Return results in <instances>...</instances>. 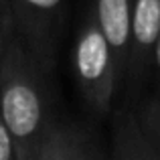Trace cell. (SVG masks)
<instances>
[{
    "instance_id": "30bf717a",
    "label": "cell",
    "mask_w": 160,
    "mask_h": 160,
    "mask_svg": "<svg viewBox=\"0 0 160 160\" xmlns=\"http://www.w3.org/2000/svg\"><path fill=\"white\" fill-rule=\"evenodd\" d=\"M14 22H12V16H8L4 12V8L0 6V51H6L8 43L14 39Z\"/></svg>"
},
{
    "instance_id": "7c38bea8",
    "label": "cell",
    "mask_w": 160,
    "mask_h": 160,
    "mask_svg": "<svg viewBox=\"0 0 160 160\" xmlns=\"http://www.w3.org/2000/svg\"><path fill=\"white\" fill-rule=\"evenodd\" d=\"M2 57H4V51H0V63H2Z\"/></svg>"
},
{
    "instance_id": "3957f363",
    "label": "cell",
    "mask_w": 160,
    "mask_h": 160,
    "mask_svg": "<svg viewBox=\"0 0 160 160\" xmlns=\"http://www.w3.org/2000/svg\"><path fill=\"white\" fill-rule=\"evenodd\" d=\"M61 6L63 0H16L14 6L16 39L47 73L53 67L59 31L63 28L59 20Z\"/></svg>"
},
{
    "instance_id": "8992f818",
    "label": "cell",
    "mask_w": 160,
    "mask_h": 160,
    "mask_svg": "<svg viewBox=\"0 0 160 160\" xmlns=\"http://www.w3.org/2000/svg\"><path fill=\"white\" fill-rule=\"evenodd\" d=\"M37 160H108L99 142L81 124L55 118Z\"/></svg>"
},
{
    "instance_id": "8fae6325",
    "label": "cell",
    "mask_w": 160,
    "mask_h": 160,
    "mask_svg": "<svg viewBox=\"0 0 160 160\" xmlns=\"http://www.w3.org/2000/svg\"><path fill=\"white\" fill-rule=\"evenodd\" d=\"M150 77L160 85V37L154 45V51H152V61H150Z\"/></svg>"
},
{
    "instance_id": "5b68a950",
    "label": "cell",
    "mask_w": 160,
    "mask_h": 160,
    "mask_svg": "<svg viewBox=\"0 0 160 160\" xmlns=\"http://www.w3.org/2000/svg\"><path fill=\"white\" fill-rule=\"evenodd\" d=\"M93 16L98 20L102 35L106 37L109 49H112L122 95L126 91V77H128L132 0H95Z\"/></svg>"
},
{
    "instance_id": "277c9868",
    "label": "cell",
    "mask_w": 160,
    "mask_h": 160,
    "mask_svg": "<svg viewBox=\"0 0 160 160\" xmlns=\"http://www.w3.org/2000/svg\"><path fill=\"white\" fill-rule=\"evenodd\" d=\"M160 37V0H132L126 89L138 93L150 79L152 51Z\"/></svg>"
},
{
    "instance_id": "52a82bcc",
    "label": "cell",
    "mask_w": 160,
    "mask_h": 160,
    "mask_svg": "<svg viewBox=\"0 0 160 160\" xmlns=\"http://www.w3.org/2000/svg\"><path fill=\"white\" fill-rule=\"evenodd\" d=\"M108 160H160V152L140 134L130 112H122L116 118L112 152Z\"/></svg>"
},
{
    "instance_id": "6da1fadb",
    "label": "cell",
    "mask_w": 160,
    "mask_h": 160,
    "mask_svg": "<svg viewBox=\"0 0 160 160\" xmlns=\"http://www.w3.org/2000/svg\"><path fill=\"white\" fill-rule=\"evenodd\" d=\"M0 118L14 142L18 160H37L55 116L47 71L12 39L0 63Z\"/></svg>"
},
{
    "instance_id": "9c48e42d",
    "label": "cell",
    "mask_w": 160,
    "mask_h": 160,
    "mask_svg": "<svg viewBox=\"0 0 160 160\" xmlns=\"http://www.w3.org/2000/svg\"><path fill=\"white\" fill-rule=\"evenodd\" d=\"M0 160H18L14 142H12L6 126L2 124V118H0Z\"/></svg>"
},
{
    "instance_id": "ba28073f",
    "label": "cell",
    "mask_w": 160,
    "mask_h": 160,
    "mask_svg": "<svg viewBox=\"0 0 160 160\" xmlns=\"http://www.w3.org/2000/svg\"><path fill=\"white\" fill-rule=\"evenodd\" d=\"M136 122L140 134L148 140V144L160 152V85L154 93H150L144 102L138 103L134 112H130Z\"/></svg>"
},
{
    "instance_id": "7a4b0ae2",
    "label": "cell",
    "mask_w": 160,
    "mask_h": 160,
    "mask_svg": "<svg viewBox=\"0 0 160 160\" xmlns=\"http://www.w3.org/2000/svg\"><path fill=\"white\" fill-rule=\"evenodd\" d=\"M73 71L85 103L98 113H108L120 98V83L112 49L93 14L79 24L73 43Z\"/></svg>"
}]
</instances>
